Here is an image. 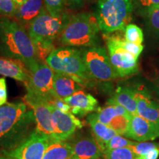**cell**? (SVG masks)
I'll list each match as a JSON object with an SVG mask.
<instances>
[{
  "label": "cell",
  "instance_id": "1",
  "mask_svg": "<svg viewBox=\"0 0 159 159\" xmlns=\"http://www.w3.org/2000/svg\"><path fill=\"white\" fill-rule=\"evenodd\" d=\"M35 128L33 111L25 102H10L0 106V155L18 148Z\"/></svg>",
  "mask_w": 159,
  "mask_h": 159
},
{
  "label": "cell",
  "instance_id": "2",
  "mask_svg": "<svg viewBox=\"0 0 159 159\" xmlns=\"http://www.w3.org/2000/svg\"><path fill=\"white\" fill-rule=\"evenodd\" d=\"M0 52L25 66L30 72L40 63L37 49L23 26L7 17L0 18Z\"/></svg>",
  "mask_w": 159,
  "mask_h": 159
},
{
  "label": "cell",
  "instance_id": "3",
  "mask_svg": "<svg viewBox=\"0 0 159 159\" xmlns=\"http://www.w3.org/2000/svg\"><path fill=\"white\" fill-rule=\"evenodd\" d=\"M70 16L65 12L52 15L46 10L41 12L28 26V34L35 48L38 55L47 58L53 49V42L62 33Z\"/></svg>",
  "mask_w": 159,
  "mask_h": 159
},
{
  "label": "cell",
  "instance_id": "4",
  "mask_svg": "<svg viewBox=\"0 0 159 159\" xmlns=\"http://www.w3.org/2000/svg\"><path fill=\"white\" fill-rule=\"evenodd\" d=\"M45 61L55 72L68 75L83 87L94 85L85 68L81 50L75 47L55 48L49 53Z\"/></svg>",
  "mask_w": 159,
  "mask_h": 159
},
{
  "label": "cell",
  "instance_id": "5",
  "mask_svg": "<svg viewBox=\"0 0 159 159\" xmlns=\"http://www.w3.org/2000/svg\"><path fill=\"white\" fill-rule=\"evenodd\" d=\"M99 31L96 17L90 13H80L70 16L58 37L59 41L63 47H94L98 41Z\"/></svg>",
  "mask_w": 159,
  "mask_h": 159
},
{
  "label": "cell",
  "instance_id": "6",
  "mask_svg": "<svg viewBox=\"0 0 159 159\" xmlns=\"http://www.w3.org/2000/svg\"><path fill=\"white\" fill-rule=\"evenodd\" d=\"M133 11L134 0H98L95 17L99 30L104 35L123 30Z\"/></svg>",
  "mask_w": 159,
  "mask_h": 159
},
{
  "label": "cell",
  "instance_id": "7",
  "mask_svg": "<svg viewBox=\"0 0 159 159\" xmlns=\"http://www.w3.org/2000/svg\"><path fill=\"white\" fill-rule=\"evenodd\" d=\"M81 52L85 68L93 82H108L118 77L105 48L96 45L84 48Z\"/></svg>",
  "mask_w": 159,
  "mask_h": 159
},
{
  "label": "cell",
  "instance_id": "8",
  "mask_svg": "<svg viewBox=\"0 0 159 159\" xmlns=\"http://www.w3.org/2000/svg\"><path fill=\"white\" fill-rule=\"evenodd\" d=\"M25 102L33 111L36 128L48 137L49 142H54L55 129L51 101L33 91L27 90Z\"/></svg>",
  "mask_w": 159,
  "mask_h": 159
},
{
  "label": "cell",
  "instance_id": "9",
  "mask_svg": "<svg viewBox=\"0 0 159 159\" xmlns=\"http://www.w3.org/2000/svg\"><path fill=\"white\" fill-rule=\"evenodd\" d=\"M107 48L109 59L118 77L130 76L138 71V58L122 48L118 35H107Z\"/></svg>",
  "mask_w": 159,
  "mask_h": 159
},
{
  "label": "cell",
  "instance_id": "10",
  "mask_svg": "<svg viewBox=\"0 0 159 159\" xmlns=\"http://www.w3.org/2000/svg\"><path fill=\"white\" fill-rule=\"evenodd\" d=\"M49 143L48 137L35 128L22 144L3 155L13 159H42Z\"/></svg>",
  "mask_w": 159,
  "mask_h": 159
},
{
  "label": "cell",
  "instance_id": "11",
  "mask_svg": "<svg viewBox=\"0 0 159 159\" xmlns=\"http://www.w3.org/2000/svg\"><path fill=\"white\" fill-rule=\"evenodd\" d=\"M30 73L28 82L25 83L27 90L45 97L51 102L56 98L53 92L55 71L47 63H40L36 69Z\"/></svg>",
  "mask_w": 159,
  "mask_h": 159
},
{
  "label": "cell",
  "instance_id": "12",
  "mask_svg": "<svg viewBox=\"0 0 159 159\" xmlns=\"http://www.w3.org/2000/svg\"><path fill=\"white\" fill-rule=\"evenodd\" d=\"M95 114L99 122L108 125L119 135L126 134L132 116L122 106L109 101L105 107L99 108Z\"/></svg>",
  "mask_w": 159,
  "mask_h": 159
},
{
  "label": "cell",
  "instance_id": "13",
  "mask_svg": "<svg viewBox=\"0 0 159 159\" xmlns=\"http://www.w3.org/2000/svg\"><path fill=\"white\" fill-rule=\"evenodd\" d=\"M52 105V104H51ZM53 125L55 129V142L66 141L77 129L83 127V123L71 113H66L55 108L52 105Z\"/></svg>",
  "mask_w": 159,
  "mask_h": 159
},
{
  "label": "cell",
  "instance_id": "14",
  "mask_svg": "<svg viewBox=\"0 0 159 159\" xmlns=\"http://www.w3.org/2000/svg\"><path fill=\"white\" fill-rule=\"evenodd\" d=\"M125 136L136 142L154 140L159 137V128L139 115H132Z\"/></svg>",
  "mask_w": 159,
  "mask_h": 159
},
{
  "label": "cell",
  "instance_id": "15",
  "mask_svg": "<svg viewBox=\"0 0 159 159\" xmlns=\"http://www.w3.org/2000/svg\"><path fill=\"white\" fill-rule=\"evenodd\" d=\"M71 147V159H100L103 152L94 137L80 136L69 142Z\"/></svg>",
  "mask_w": 159,
  "mask_h": 159
},
{
  "label": "cell",
  "instance_id": "16",
  "mask_svg": "<svg viewBox=\"0 0 159 159\" xmlns=\"http://www.w3.org/2000/svg\"><path fill=\"white\" fill-rule=\"evenodd\" d=\"M137 115L159 128V102L145 89H136Z\"/></svg>",
  "mask_w": 159,
  "mask_h": 159
},
{
  "label": "cell",
  "instance_id": "17",
  "mask_svg": "<svg viewBox=\"0 0 159 159\" xmlns=\"http://www.w3.org/2000/svg\"><path fill=\"white\" fill-rule=\"evenodd\" d=\"M63 100L70 106L71 114L80 116H85L99 108L97 99L83 90L77 91L71 96L66 97Z\"/></svg>",
  "mask_w": 159,
  "mask_h": 159
},
{
  "label": "cell",
  "instance_id": "18",
  "mask_svg": "<svg viewBox=\"0 0 159 159\" xmlns=\"http://www.w3.org/2000/svg\"><path fill=\"white\" fill-rule=\"evenodd\" d=\"M0 75L25 84L28 82L30 73L20 61L7 57H0Z\"/></svg>",
  "mask_w": 159,
  "mask_h": 159
},
{
  "label": "cell",
  "instance_id": "19",
  "mask_svg": "<svg viewBox=\"0 0 159 159\" xmlns=\"http://www.w3.org/2000/svg\"><path fill=\"white\" fill-rule=\"evenodd\" d=\"M45 9L43 0H27L19 5L13 18L21 25H28Z\"/></svg>",
  "mask_w": 159,
  "mask_h": 159
},
{
  "label": "cell",
  "instance_id": "20",
  "mask_svg": "<svg viewBox=\"0 0 159 159\" xmlns=\"http://www.w3.org/2000/svg\"><path fill=\"white\" fill-rule=\"evenodd\" d=\"M83 86L71 77L61 73L55 72L53 80V92L56 98L64 99L77 91L83 90Z\"/></svg>",
  "mask_w": 159,
  "mask_h": 159
},
{
  "label": "cell",
  "instance_id": "21",
  "mask_svg": "<svg viewBox=\"0 0 159 159\" xmlns=\"http://www.w3.org/2000/svg\"><path fill=\"white\" fill-rule=\"evenodd\" d=\"M87 122L90 125L93 136L99 148L103 152L106 150V146L113 137L117 135L116 132L108 125L103 124L97 119L96 114H91L87 117Z\"/></svg>",
  "mask_w": 159,
  "mask_h": 159
},
{
  "label": "cell",
  "instance_id": "22",
  "mask_svg": "<svg viewBox=\"0 0 159 159\" xmlns=\"http://www.w3.org/2000/svg\"><path fill=\"white\" fill-rule=\"evenodd\" d=\"M108 101L122 106L130 114H137L136 89L119 86L116 89L114 96L109 99Z\"/></svg>",
  "mask_w": 159,
  "mask_h": 159
},
{
  "label": "cell",
  "instance_id": "23",
  "mask_svg": "<svg viewBox=\"0 0 159 159\" xmlns=\"http://www.w3.org/2000/svg\"><path fill=\"white\" fill-rule=\"evenodd\" d=\"M71 147L66 141L50 142L42 159H71Z\"/></svg>",
  "mask_w": 159,
  "mask_h": 159
},
{
  "label": "cell",
  "instance_id": "24",
  "mask_svg": "<svg viewBox=\"0 0 159 159\" xmlns=\"http://www.w3.org/2000/svg\"><path fill=\"white\" fill-rule=\"evenodd\" d=\"M125 39L130 43L142 44L144 41L142 30L136 25L129 24L125 28Z\"/></svg>",
  "mask_w": 159,
  "mask_h": 159
},
{
  "label": "cell",
  "instance_id": "25",
  "mask_svg": "<svg viewBox=\"0 0 159 159\" xmlns=\"http://www.w3.org/2000/svg\"><path fill=\"white\" fill-rule=\"evenodd\" d=\"M145 11L148 28L154 35L159 36V6H154Z\"/></svg>",
  "mask_w": 159,
  "mask_h": 159
},
{
  "label": "cell",
  "instance_id": "26",
  "mask_svg": "<svg viewBox=\"0 0 159 159\" xmlns=\"http://www.w3.org/2000/svg\"><path fill=\"white\" fill-rule=\"evenodd\" d=\"M136 156L130 148L105 150L103 159H136Z\"/></svg>",
  "mask_w": 159,
  "mask_h": 159
},
{
  "label": "cell",
  "instance_id": "27",
  "mask_svg": "<svg viewBox=\"0 0 159 159\" xmlns=\"http://www.w3.org/2000/svg\"><path fill=\"white\" fill-rule=\"evenodd\" d=\"M136 156H141V155H144L150 152V150H154L157 148V144L156 143L150 142H134L130 147Z\"/></svg>",
  "mask_w": 159,
  "mask_h": 159
},
{
  "label": "cell",
  "instance_id": "28",
  "mask_svg": "<svg viewBox=\"0 0 159 159\" xmlns=\"http://www.w3.org/2000/svg\"><path fill=\"white\" fill-rule=\"evenodd\" d=\"M134 142H133V141L129 140V139L117 134L109 141V142L106 146V150H114V149L124 148H130L131 145L134 144Z\"/></svg>",
  "mask_w": 159,
  "mask_h": 159
},
{
  "label": "cell",
  "instance_id": "29",
  "mask_svg": "<svg viewBox=\"0 0 159 159\" xmlns=\"http://www.w3.org/2000/svg\"><path fill=\"white\" fill-rule=\"evenodd\" d=\"M18 5L14 0H0V15L4 17H13Z\"/></svg>",
  "mask_w": 159,
  "mask_h": 159
},
{
  "label": "cell",
  "instance_id": "30",
  "mask_svg": "<svg viewBox=\"0 0 159 159\" xmlns=\"http://www.w3.org/2000/svg\"><path fill=\"white\" fill-rule=\"evenodd\" d=\"M45 8L52 15L63 13L66 5L65 0H43Z\"/></svg>",
  "mask_w": 159,
  "mask_h": 159
},
{
  "label": "cell",
  "instance_id": "31",
  "mask_svg": "<svg viewBox=\"0 0 159 159\" xmlns=\"http://www.w3.org/2000/svg\"><path fill=\"white\" fill-rule=\"evenodd\" d=\"M119 41L123 49H125V50L128 52L130 54L134 55L137 58H139V57L142 54L143 49H144V46L142 44L130 43L120 36H119Z\"/></svg>",
  "mask_w": 159,
  "mask_h": 159
},
{
  "label": "cell",
  "instance_id": "32",
  "mask_svg": "<svg viewBox=\"0 0 159 159\" xmlns=\"http://www.w3.org/2000/svg\"><path fill=\"white\" fill-rule=\"evenodd\" d=\"M51 104L55 108L58 109V110L63 111V112L71 113L70 106H69L63 99L55 98L51 102Z\"/></svg>",
  "mask_w": 159,
  "mask_h": 159
},
{
  "label": "cell",
  "instance_id": "33",
  "mask_svg": "<svg viewBox=\"0 0 159 159\" xmlns=\"http://www.w3.org/2000/svg\"><path fill=\"white\" fill-rule=\"evenodd\" d=\"M7 91L6 80L0 78V106L7 103Z\"/></svg>",
  "mask_w": 159,
  "mask_h": 159
},
{
  "label": "cell",
  "instance_id": "34",
  "mask_svg": "<svg viewBox=\"0 0 159 159\" xmlns=\"http://www.w3.org/2000/svg\"><path fill=\"white\" fill-rule=\"evenodd\" d=\"M86 0H65L66 5L72 9H78L82 7Z\"/></svg>",
  "mask_w": 159,
  "mask_h": 159
},
{
  "label": "cell",
  "instance_id": "35",
  "mask_svg": "<svg viewBox=\"0 0 159 159\" xmlns=\"http://www.w3.org/2000/svg\"><path fill=\"white\" fill-rule=\"evenodd\" d=\"M159 156V149L156 148L154 150H150L148 153L141 155L136 157V159H158Z\"/></svg>",
  "mask_w": 159,
  "mask_h": 159
},
{
  "label": "cell",
  "instance_id": "36",
  "mask_svg": "<svg viewBox=\"0 0 159 159\" xmlns=\"http://www.w3.org/2000/svg\"><path fill=\"white\" fill-rule=\"evenodd\" d=\"M138 2L145 10L154 6H159V0H138Z\"/></svg>",
  "mask_w": 159,
  "mask_h": 159
},
{
  "label": "cell",
  "instance_id": "37",
  "mask_svg": "<svg viewBox=\"0 0 159 159\" xmlns=\"http://www.w3.org/2000/svg\"><path fill=\"white\" fill-rule=\"evenodd\" d=\"M152 83L156 85V86L159 90V75H156V76L154 77L153 80H152Z\"/></svg>",
  "mask_w": 159,
  "mask_h": 159
},
{
  "label": "cell",
  "instance_id": "38",
  "mask_svg": "<svg viewBox=\"0 0 159 159\" xmlns=\"http://www.w3.org/2000/svg\"><path fill=\"white\" fill-rule=\"evenodd\" d=\"M14 1L18 5H22V4L25 3V2H27V0H14Z\"/></svg>",
  "mask_w": 159,
  "mask_h": 159
},
{
  "label": "cell",
  "instance_id": "39",
  "mask_svg": "<svg viewBox=\"0 0 159 159\" xmlns=\"http://www.w3.org/2000/svg\"><path fill=\"white\" fill-rule=\"evenodd\" d=\"M0 159H13V158L7 156H5V155H0Z\"/></svg>",
  "mask_w": 159,
  "mask_h": 159
}]
</instances>
